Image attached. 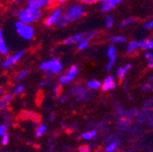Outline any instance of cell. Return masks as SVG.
<instances>
[{"label": "cell", "instance_id": "cell-1", "mask_svg": "<svg viewBox=\"0 0 153 152\" xmlns=\"http://www.w3.org/2000/svg\"><path fill=\"white\" fill-rule=\"evenodd\" d=\"M85 7L81 4H76L68 8L67 11L63 12L57 20L56 26L57 27H64L71 22H75L85 15Z\"/></svg>", "mask_w": 153, "mask_h": 152}, {"label": "cell", "instance_id": "cell-2", "mask_svg": "<svg viewBox=\"0 0 153 152\" xmlns=\"http://www.w3.org/2000/svg\"><path fill=\"white\" fill-rule=\"evenodd\" d=\"M16 17L18 21L32 25L42 17V11L41 9H36L27 6L17 11Z\"/></svg>", "mask_w": 153, "mask_h": 152}, {"label": "cell", "instance_id": "cell-3", "mask_svg": "<svg viewBox=\"0 0 153 152\" xmlns=\"http://www.w3.org/2000/svg\"><path fill=\"white\" fill-rule=\"evenodd\" d=\"M15 30L19 37L26 41H30L35 37V28L30 24L17 21L15 23Z\"/></svg>", "mask_w": 153, "mask_h": 152}, {"label": "cell", "instance_id": "cell-4", "mask_svg": "<svg viewBox=\"0 0 153 152\" xmlns=\"http://www.w3.org/2000/svg\"><path fill=\"white\" fill-rule=\"evenodd\" d=\"M39 68L42 71L47 72L48 76H50V75L53 76V75L61 73V71L63 70V65L59 59L54 58L52 59L43 61L39 65Z\"/></svg>", "mask_w": 153, "mask_h": 152}, {"label": "cell", "instance_id": "cell-5", "mask_svg": "<svg viewBox=\"0 0 153 152\" xmlns=\"http://www.w3.org/2000/svg\"><path fill=\"white\" fill-rule=\"evenodd\" d=\"M98 34L97 31L95 30H92V31H86V32H83V33H80V34H75V35H72L63 41V43L67 46H70V45H74V44H78L79 41L83 40V39H93L94 36H96Z\"/></svg>", "mask_w": 153, "mask_h": 152}, {"label": "cell", "instance_id": "cell-6", "mask_svg": "<svg viewBox=\"0 0 153 152\" xmlns=\"http://www.w3.org/2000/svg\"><path fill=\"white\" fill-rule=\"evenodd\" d=\"M25 53H26V51L24 49H21L12 55L7 56V58L1 62V67L5 70L10 68L11 67H13L14 65L18 63L23 59V56H25Z\"/></svg>", "mask_w": 153, "mask_h": 152}, {"label": "cell", "instance_id": "cell-7", "mask_svg": "<svg viewBox=\"0 0 153 152\" xmlns=\"http://www.w3.org/2000/svg\"><path fill=\"white\" fill-rule=\"evenodd\" d=\"M69 93L73 95L74 97H76L78 101L87 100L89 98L88 96H91V94L82 85H79V84H76L71 87L69 89Z\"/></svg>", "mask_w": 153, "mask_h": 152}, {"label": "cell", "instance_id": "cell-8", "mask_svg": "<svg viewBox=\"0 0 153 152\" xmlns=\"http://www.w3.org/2000/svg\"><path fill=\"white\" fill-rule=\"evenodd\" d=\"M79 74V67L76 65H73L69 67V69L62 76H60L59 79V84L62 85H68L70 82H72L76 77Z\"/></svg>", "mask_w": 153, "mask_h": 152}, {"label": "cell", "instance_id": "cell-9", "mask_svg": "<svg viewBox=\"0 0 153 152\" xmlns=\"http://www.w3.org/2000/svg\"><path fill=\"white\" fill-rule=\"evenodd\" d=\"M63 11L61 7H56L54 10H52L44 19V25L48 27H53L54 25L56 24L59 18L60 17V16L62 15Z\"/></svg>", "mask_w": 153, "mask_h": 152}, {"label": "cell", "instance_id": "cell-10", "mask_svg": "<svg viewBox=\"0 0 153 152\" xmlns=\"http://www.w3.org/2000/svg\"><path fill=\"white\" fill-rule=\"evenodd\" d=\"M9 54V47L6 43L3 30L0 28V56H7Z\"/></svg>", "mask_w": 153, "mask_h": 152}, {"label": "cell", "instance_id": "cell-11", "mask_svg": "<svg viewBox=\"0 0 153 152\" xmlns=\"http://www.w3.org/2000/svg\"><path fill=\"white\" fill-rule=\"evenodd\" d=\"M27 6L36 9L46 8V0H27Z\"/></svg>", "mask_w": 153, "mask_h": 152}, {"label": "cell", "instance_id": "cell-12", "mask_svg": "<svg viewBox=\"0 0 153 152\" xmlns=\"http://www.w3.org/2000/svg\"><path fill=\"white\" fill-rule=\"evenodd\" d=\"M115 5L111 0H100V10L102 12H108L115 7Z\"/></svg>", "mask_w": 153, "mask_h": 152}, {"label": "cell", "instance_id": "cell-13", "mask_svg": "<svg viewBox=\"0 0 153 152\" xmlns=\"http://www.w3.org/2000/svg\"><path fill=\"white\" fill-rule=\"evenodd\" d=\"M116 87V83L114 81V79L112 77H108L105 79L103 85H102V89L107 91V90H111L114 89Z\"/></svg>", "mask_w": 153, "mask_h": 152}, {"label": "cell", "instance_id": "cell-14", "mask_svg": "<svg viewBox=\"0 0 153 152\" xmlns=\"http://www.w3.org/2000/svg\"><path fill=\"white\" fill-rule=\"evenodd\" d=\"M48 131V127L46 124H37V127L35 129V136L36 138H41Z\"/></svg>", "mask_w": 153, "mask_h": 152}, {"label": "cell", "instance_id": "cell-15", "mask_svg": "<svg viewBox=\"0 0 153 152\" xmlns=\"http://www.w3.org/2000/svg\"><path fill=\"white\" fill-rule=\"evenodd\" d=\"M131 68V65L130 64H128L126 65L124 67H119L118 70H117V76H118V79L120 80H122L124 78H125V76L127 74V72Z\"/></svg>", "mask_w": 153, "mask_h": 152}, {"label": "cell", "instance_id": "cell-16", "mask_svg": "<svg viewBox=\"0 0 153 152\" xmlns=\"http://www.w3.org/2000/svg\"><path fill=\"white\" fill-rule=\"evenodd\" d=\"M139 47L145 50H152L153 49V40L152 39L140 40L139 42Z\"/></svg>", "mask_w": 153, "mask_h": 152}, {"label": "cell", "instance_id": "cell-17", "mask_svg": "<svg viewBox=\"0 0 153 152\" xmlns=\"http://www.w3.org/2000/svg\"><path fill=\"white\" fill-rule=\"evenodd\" d=\"M29 75V70L25 68V69H22L20 71H18L16 76H15V80L16 81H22L23 79H25L27 76Z\"/></svg>", "mask_w": 153, "mask_h": 152}, {"label": "cell", "instance_id": "cell-18", "mask_svg": "<svg viewBox=\"0 0 153 152\" xmlns=\"http://www.w3.org/2000/svg\"><path fill=\"white\" fill-rule=\"evenodd\" d=\"M96 136H97V131L96 130H89V131H85L82 133L81 138L84 140H91L93 139Z\"/></svg>", "mask_w": 153, "mask_h": 152}, {"label": "cell", "instance_id": "cell-19", "mask_svg": "<svg viewBox=\"0 0 153 152\" xmlns=\"http://www.w3.org/2000/svg\"><path fill=\"white\" fill-rule=\"evenodd\" d=\"M25 92V86L23 84H17L12 89V93L14 96H20Z\"/></svg>", "mask_w": 153, "mask_h": 152}, {"label": "cell", "instance_id": "cell-20", "mask_svg": "<svg viewBox=\"0 0 153 152\" xmlns=\"http://www.w3.org/2000/svg\"><path fill=\"white\" fill-rule=\"evenodd\" d=\"M2 118H3V121H4V124H6L7 127H10L13 125V119L12 117L9 115V114L5 110L3 111V114H2Z\"/></svg>", "mask_w": 153, "mask_h": 152}, {"label": "cell", "instance_id": "cell-21", "mask_svg": "<svg viewBox=\"0 0 153 152\" xmlns=\"http://www.w3.org/2000/svg\"><path fill=\"white\" fill-rule=\"evenodd\" d=\"M87 87H88V88H90V89H93V90H95V89H99V88L101 87V83H100L99 80H95V79H93V80H89V81L87 83Z\"/></svg>", "mask_w": 153, "mask_h": 152}, {"label": "cell", "instance_id": "cell-22", "mask_svg": "<svg viewBox=\"0 0 153 152\" xmlns=\"http://www.w3.org/2000/svg\"><path fill=\"white\" fill-rule=\"evenodd\" d=\"M138 47H139V42H137V41H131V42H129V44L128 46V54H132L133 52H135L137 50Z\"/></svg>", "mask_w": 153, "mask_h": 152}, {"label": "cell", "instance_id": "cell-23", "mask_svg": "<svg viewBox=\"0 0 153 152\" xmlns=\"http://www.w3.org/2000/svg\"><path fill=\"white\" fill-rule=\"evenodd\" d=\"M61 91H62V88H61L60 84L55 85L52 88V92H53V95L55 98H59L61 95Z\"/></svg>", "mask_w": 153, "mask_h": 152}, {"label": "cell", "instance_id": "cell-24", "mask_svg": "<svg viewBox=\"0 0 153 152\" xmlns=\"http://www.w3.org/2000/svg\"><path fill=\"white\" fill-rule=\"evenodd\" d=\"M116 59H117L116 55H113V56H108V62L107 64V69H108V71H110L111 70V68L113 67L115 62H116Z\"/></svg>", "mask_w": 153, "mask_h": 152}, {"label": "cell", "instance_id": "cell-25", "mask_svg": "<svg viewBox=\"0 0 153 152\" xmlns=\"http://www.w3.org/2000/svg\"><path fill=\"white\" fill-rule=\"evenodd\" d=\"M9 140H10V135L8 132L5 133L3 136L0 137V143H1L2 146H7L9 143Z\"/></svg>", "mask_w": 153, "mask_h": 152}, {"label": "cell", "instance_id": "cell-26", "mask_svg": "<svg viewBox=\"0 0 153 152\" xmlns=\"http://www.w3.org/2000/svg\"><path fill=\"white\" fill-rule=\"evenodd\" d=\"M110 41L112 43H123L126 41V37L122 36H115L111 37Z\"/></svg>", "mask_w": 153, "mask_h": 152}, {"label": "cell", "instance_id": "cell-27", "mask_svg": "<svg viewBox=\"0 0 153 152\" xmlns=\"http://www.w3.org/2000/svg\"><path fill=\"white\" fill-rule=\"evenodd\" d=\"M118 147H119V144L117 143V142H111V143H109L108 146H107V148H105V150L107 151V152H112V151H115L117 148H118Z\"/></svg>", "mask_w": 153, "mask_h": 152}, {"label": "cell", "instance_id": "cell-28", "mask_svg": "<svg viewBox=\"0 0 153 152\" xmlns=\"http://www.w3.org/2000/svg\"><path fill=\"white\" fill-rule=\"evenodd\" d=\"M88 45H89L88 40V39H83V40H81V41H79L78 43V49L79 50H83V49L87 48L88 47Z\"/></svg>", "mask_w": 153, "mask_h": 152}, {"label": "cell", "instance_id": "cell-29", "mask_svg": "<svg viewBox=\"0 0 153 152\" xmlns=\"http://www.w3.org/2000/svg\"><path fill=\"white\" fill-rule=\"evenodd\" d=\"M113 18L110 16H106V25H105V27L106 29H110L113 26Z\"/></svg>", "mask_w": 153, "mask_h": 152}, {"label": "cell", "instance_id": "cell-30", "mask_svg": "<svg viewBox=\"0 0 153 152\" xmlns=\"http://www.w3.org/2000/svg\"><path fill=\"white\" fill-rule=\"evenodd\" d=\"M134 21H135V19H134V18H127V19H125V20H123V21H121V22H120V27H127V26H128V25L132 24Z\"/></svg>", "mask_w": 153, "mask_h": 152}, {"label": "cell", "instance_id": "cell-31", "mask_svg": "<svg viewBox=\"0 0 153 152\" xmlns=\"http://www.w3.org/2000/svg\"><path fill=\"white\" fill-rule=\"evenodd\" d=\"M13 98H14L13 93H5V94L3 95V97H2V99H3L6 102H7V103L11 102L12 99H13Z\"/></svg>", "mask_w": 153, "mask_h": 152}, {"label": "cell", "instance_id": "cell-32", "mask_svg": "<svg viewBox=\"0 0 153 152\" xmlns=\"http://www.w3.org/2000/svg\"><path fill=\"white\" fill-rule=\"evenodd\" d=\"M7 107H8V103L7 102H6L3 99H0V111L3 112V111L7 110Z\"/></svg>", "mask_w": 153, "mask_h": 152}, {"label": "cell", "instance_id": "cell-33", "mask_svg": "<svg viewBox=\"0 0 153 152\" xmlns=\"http://www.w3.org/2000/svg\"><path fill=\"white\" fill-rule=\"evenodd\" d=\"M51 84V79L49 78H46L45 79L41 80L40 83H39V87H48Z\"/></svg>", "mask_w": 153, "mask_h": 152}, {"label": "cell", "instance_id": "cell-34", "mask_svg": "<svg viewBox=\"0 0 153 152\" xmlns=\"http://www.w3.org/2000/svg\"><path fill=\"white\" fill-rule=\"evenodd\" d=\"M145 58L148 60V65L153 63V53L150 52H146L145 53Z\"/></svg>", "mask_w": 153, "mask_h": 152}, {"label": "cell", "instance_id": "cell-35", "mask_svg": "<svg viewBox=\"0 0 153 152\" xmlns=\"http://www.w3.org/2000/svg\"><path fill=\"white\" fill-rule=\"evenodd\" d=\"M7 132V126L6 124H0V137Z\"/></svg>", "mask_w": 153, "mask_h": 152}, {"label": "cell", "instance_id": "cell-36", "mask_svg": "<svg viewBox=\"0 0 153 152\" xmlns=\"http://www.w3.org/2000/svg\"><path fill=\"white\" fill-rule=\"evenodd\" d=\"M113 55H116V48H115V47L112 46V47H109L108 49V56H110Z\"/></svg>", "mask_w": 153, "mask_h": 152}, {"label": "cell", "instance_id": "cell-37", "mask_svg": "<svg viewBox=\"0 0 153 152\" xmlns=\"http://www.w3.org/2000/svg\"><path fill=\"white\" fill-rule=\"evenodd\" d=\"M12 3L16 6H21L24 3H27V0H12Z\"/></svg>", "mask_w": 153, "mask_h": 152}, {"label": "cell", "instance_id": "cell-38", "mask_svg": "<svg viewBox=\"0 0 153 152\" xmlns=\"http://www.w3.org/2000/svg\"><path fill=\"white\" fill-rule=\"evenodd\" d=\"M144 27L146 29H151V28H153V18H152L150 21H149L146 24H144Z\"/></svg>", "mask_w": 153, "mask_h": 152}, {"label": "cell", "instance_id": "cell-39", "mask_svg": "<svg viewBox=\"0 0 153 152\" xmlns=\"http://www.w3.org/2000/svg\"><path fill=\"white\" fill-rule=\"evenodd\" d=\"M68 99V97L67 96V95H63V96H60L59 97V102L61 104H65Z\"/></svg>", "mask_w": 153, "mask_h": 152}, {"label": "cell", "instance_id": "cell-40", "mask_svg": "<svg viewBox=\"0 0 153 152\" xmlns=\"http://www.w3.org/2000/svg\"><path fill=\"white\" fill-rule=\"evenodd\" d=\"M100 1V0H80V2L83 4H93Z\"/></svg>", "mask_w": 153, "mask_h": 152}, {"label": "cell", "instance_id": "cell-41", "mask_svg": "<svg viewBox=\"0 0 153 152\" xmlns=\"http://www.w3.org/2000/svg\"><path fill=\"white\" fill-rule=\"evenodd\" d=\"M79 151H81V152H88V151H89L90 150V148H89V147L88 146H82V147H80L79 148Z\"/></svg>", "mask_w": 153, "mask_h": 152}, {"label": "cell", "instance_id": "cell-42", "mask_svg": "<svg viewBox=\"0 0 153 152\" xmlns=\"http://www.w3.org/2000/svg\"><path fill=\"white\" fill-rule=\"evenodd\" d=\"M55 117H56L55 113H54V112H51V113L49 114V116H48V119H49V121H53V120L55 119Z\"/></svg>", "mask_w": 153, "mask_h": 152}, {"label": "cell", "instance_id": "cell-43", "mask_svg": "<svg viewBox=\"0 0 153 152\" xmlns=\"http://www.w3.org/2000/svg\"><path fill=\"white\" fill-rule=\"evenodd\" d=\"M56 1V4H63L65 2H67L68 0H55Z\"/></svg>", "mask_w": 153, "mask_h": 152}, {"label": "cell", "instance_id": "cell-44", "mask_svg": "<svg viewBox=\"0 0 153 152\" xmlns=\"http://www.w3.org/2000/svg\"><path fill=\"white\" fill-rule=\"evenodd\" d=\"M111 1H112L115 5H117V4H120V2H122L123 0H111Z\"/></svg>", "mask_w": 153, "mask_h": 152}, {"label": "cell", "instance_id": "cell-45", "mask_svg": "<svg viewBox=\"0 0 153 152\" xmlns=\"http://www.w3.org/2000/svg\"><path fill=\"white\" fill-rule=\"evenodd\" d=\"M3 94V88L0 87V96H1V95Z\"/></svg>", "mask_w": 153, "mask_h": 152}]
</instances>
